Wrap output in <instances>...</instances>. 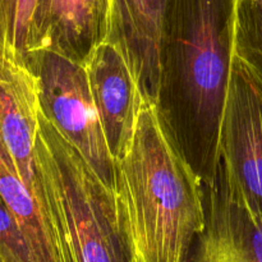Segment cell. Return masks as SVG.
<instances>
[{"mask_svg": "<svg viewBox=\"0 0 262 262\" xmlns=\"http://www.w3.org/2000/svg\"><path fill=\"white\" fill-rule=\"evenodd\" d=\"M40 112L36 73L27 63L0 51V163L49 207L35 160Z\"/></svg>", "mask_w": 262, "mask_h": 262, "instance_id": "6", "label": "cell"}, {"mask_svg": "<svg viewBox=\"0 0 262 262\" xmlns=\"http://www.w3.org/2000/svg\"><path fill=\"white\" fill-rule=\"evenodd\" d=\"M229 36L262 82V0H237Z\"/></svg>", "mask_w": 262, "mask_h": 262, "instance_id": "12", "label": "cell"}, {"mask_svg": "<svg viewBox=\"0 0 262 262\" xmlns=\"http://www.w3.org/2000/svg\"><path fill=\"white\" fill-rule=\"evenodd\" d=\"M212 174L233 201L262 219V82L230 36Z\"/></svg>", "mask_w": 262, "mask_h": 262, "instance_id": "3", "label": "cell"}, {"mask_svg": "<svg viewBox=\"0 0 262 262\" xmlns=\"http://www.w3.org/2000/svg\"><path fill=\"white\" fill-rule=\"evenodd\" d=\"M8 250L20 262H33L14 216L0 193V251Z\"/></svg>", "mask_w": 262, "mask_h": 262, "instance_id": "13", "label": "cell"}, {"mask_svg": "<svg viewBox=\"0 0 262 262\" xmlns=\"http://www.w3.org/2000/svg\"><path fill=\"white\" fill-rule=\"evenodd\" d=\"M45 0H0V51L27 63L42 48Z\"/></svg>", "mask_w": 262, "mask_h": 262, "instance_id": "11", "label": "cell"}, {"mask_svg": "<svg viewBox=\"0 0 262 262\" xmlns=\"http://www.w3.org/2000/svg\"><path fill=\"white\" fill-rule=\"evenodd\" d=\"M170 0H109L102 36L117 33L127 43L142 90L160 101L165 78L164 41Z\"/></svg>", "mask_w": 262, "mask_h": 262, "instance_id": "8", "label": "cell"}, {"mask_svg": "<svg viewBox=\"0 0 262 262\" xmlns=\"http://www.w3.org/2000/svg\"><path fill=\"white\" fill-rule=\"evenodd\" d=\"M189 262H262V219L233 201L212 174L206 227Z\"/></svg>", "mask_w": 262, "mask_h": 262, "instance_id": "9", "label": "cell"}, {"mask_svg": "<svg viewBox=\"0 0 262 262\" xmlns=\"http://www.w3.org/2000/svg\"><path fill=\"white\" fill-rule=\"evenodd\" d=\"M113 194L130 262H189L206 227L201 177L160 101L145 91L132 137L115 159Z\"/></svg>", "mask_w": 262, "mask_h": 262, "instance_id": "1", "label": "cell"}, {"mask_svg": "<svg viewBox=\"0 0 262 262\" xmlns=\"http://www.w3.org/2000/svg\"><path fill=\"white\" fill-rule=\"evenodd\" d=\"M0 262H20L13 255L10 251L8 250H2L0 251Z\"/></svg>", "mask_w": 262, "mask_h": 262, "instance_id": "14", "label": "cell"}, {"mask_svg": "<svg viewBox=\"0 0 262 262\" xmlns=\"http://www.w3.org/2000/svg\"><path fill=\"white\" fill-rule=\"evenodd\" d=\"M109 0H45L42 9V48L58 46L77 54L102 36ZM40 51V50H38Z\"/></svg>", "mask_w": 262, "mask_h": 262, "instance_id": "10", "label": "cell"}, {"mask_svg": "<svg viewBox=\"0 0 262 262\" xmlns=\"http://www.w3.org/2000/svg\"><path fill=\"white\" fill-rule=\"evenodd\" d=\"M237 0H170L169 20L183 23V76L196 114L217 122L228 74V41Z\"/></svg>", "mask_w": 262, "mask_h": 262, "instance_id": "5", "label": "cell"}, {"mask_svg": "<svg viewBox=\"0 0 262 262\" xmlns=\"http://www.w3.org/2000/svg\"><path fill=\"white\" fill-rule=\"evenodd\" d=\"M37 76L43 114L83 155L113 193L115 160L107 145L82 56L46 46L27 60Z\"/></svg>", "mask_w": 262, "mask_h": 262, "instance_id": "4", "label": "cell"}, {"mask_svg": "<svg viewBox=\"0 0 262 262\" xmlns=\"http://www.w3.org/2000/svg\"><path fill=\"white\" fill-rule=\"evenodd\" d=\"M102 130L114 160L133 135L143 92L127 43L119 35L101 36L82 56Z\"/></svg>", "mask_w": 262, "mask_h": 262, "instance_id": "7", "label": "cell"}, {"mask_svg": "<svg viewBox=\"0 0 262 262\" xmlns=\"http://www.w3.org/2000/svg\"><path fill=\"white\" fill-rule=\"evenodd\" d=\"M35 160L48 206L72 262H130L114 194L42 110Z\"/></svg>", "mask_w": 262, "mask_h": 262, "instance_id": "2", "label": "cell"}]
</instances>
